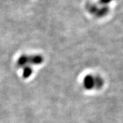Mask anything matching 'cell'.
I'll return each instance as SVG.
<instances>
[{"instance_id":"cell-1","label":"cell","mask_w":123,"mask_h":123,"mask_svg":"<svg viewBox=\"0 0 123 123\" xmlns=\"http://www.w3.org/2000/svg\"><path fill=\"white\" fill-rule=\"evenodd\" d=\"M112 0H99L98 1V4L101 5H104L105 6V5L108 4Z\"/></svg>"}]
</instances>
